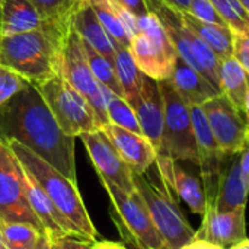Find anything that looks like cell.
Masks as SVG:
<instances>
[{
  "mask_svg": "<svg viewBox=\"0 0 249 249\" xmlns=\"http://www.w3.org/2000/svg\"><path fill=\"white\" fill-rule=\"evenodd\" d=\"M4 248V245H3V236H1V220H0V249Z\"/></svg>",
  "mask_w": 249,
  "mask_h": 249,
  "instance_id": "45",
  "label": "cell"
},
{
  "mask_svg": "<svg viewBox=\"0 0 249 249\" xmlns=\"http://www.w3.org/2000/svg\"><path fill=\"white\" fill-rule=\"evenodd\" d=\"M163 98V139L159 155L187 160L198 166V149L193 130L190 107L178 95L171 80L158 82Z\"/></svg>",
  "mask_w": 249,
  "mask_h": 249,
  "instance_id": "8",
  "label": "cell"
},
{
  "mask_svg": "<svg viewBox=\"0 0 249 249\" xmlns=\"http://www.w3.org/2000/svg\"><path fill=\"white\" fill-rule=\"evenodd\" d=\"M35 86L64 134L76 139L102 128L89 102L64 79L60 70Z\"/></svg>",
  "mask_w": 249,
  "mask_h": 249,
  "instance_id": "6",
  "label": "cell"
},
{
  "mask_svg": "<svg viewBox=\"0 0 249 249\" xmlns=\"http://www.w3.org/2000/svg\"><path fill=\"white\" fill-rule=\"evenodd\" d=\"M134 187L166 248L181 249L194 241L196 231L179 209L172 190L162 178L160 185H158L149 181L146 174H134Z\"/></svg>",
  "mask_w": 249,
  "mask_h": 249,
  "instance_id": "5",
  "label": "cell"
},
{
  "mask_svg": "<svg viewBox=\"0 0 249 249\" xmlns=\"http://www.w3.org/2000/svg\"><path fill=\"white\" fill-rule=\"evenodd\" d=\"M231 249H249V238H247V239L242 241V242H239L238 245L232 247Z\"/></svg>",
  "mask_w": 249,
  "mask_h": 249,
  "instance_id": "43",
  "label": "cell"
},
{
  "mask_svg": "<svg viewBox=\"0 0 249 249\" xmlns=\"http://www.w3.org/2000/svg\"><path fill=\"white\" fill-rule=\"evenodd\" d=\"M34 249H51V239L45 235H42V238L38 241V244L34 247Z\"/></svg>",
  "mask_w": 249,
  "mask_h": 249,
  "instance_id": "41",
  "label": "cell"
},
{
  "mask_svg": "<svg viewBox=\"0 0 249 249\" xmlns=\"http://www.w3.org/2000/svg\"><path fill=\"white\" fill-rule=\"evenodd\" d=\"M181 18L184 23L200 39H203L220 60L233 55V32L229 28L203 22L188 12H181Z\"/></svg>",
  "mask_w": 249,
  "mask_h": 249,
  "instance_id": "23",
  "label": "cell"
},
{
  "mask_svg": "<svg viewBox=\"0 0 249 249\" xmlns=\"http://www.w3.org/2000/svg\"><path fill=\"white\" fill-rule=\"evenodd\" d=\"M22 184L26 201L41 223L47 236L54 241L63 236H77L80 238L73 226L61 216V213L55 209L42 188L36 184V181L22 168Z\"/></svg>",
  "mask_w": 249,
  "mask_h": 249,
  "instance_id": "17",
  "label": "cell"
},
{
  "mask_svg": "<svg viewBox=\"0 0 249 249\" xmlns=\"http://www.w3.org/2000/svg\"><path fill=\"white\" fill-rule=\"evenodd\" d=\"M149 13L158 18L163 26L166 35L172 41L178 57L196 69L219 93V67L220 58L212 51V48L200 39L182 20L181 12L165 3L163 0H144Z\"/></svg>",
  "mask_w": 249,
  "mask_h": 249,
  "instance_id": "4",
  "label": "cell"
},
{
  "mask_svg": "<svg viewBox=\"0 0 249 249\" xmlns=\"http://www.w3.org/2000/svg\"><path fill=\"white\" fill-rule=\"evenodd\" d=\"M239 162H241V174L242 178L249 188V142H247L245 147L239 152Z\"/></svg>",
  "mask_w": 249,
  "mask_h": 249,
  "instance_id": "37",
  "label": "cell"
},
{
  "mask_svg": "<svg viewBox=\"0 0 249 249\" xmlns=\"http://www.w3.org/2000/svg\"><path fill=\"white\" fill-rule=\"evenodd\" d=\"M71 25L88 45H90L95 51H98L114 64V42L99 22L88 0H76L71 12Z\"/></svg>",
  "mask_w": 249,
  "mask_h": 249,
  "instance_id": "20",
  "label": "cell"
},
{
  "mask_svg": "<svg viewBox=\"0 0 249 249\" xmlns=\"http://www.w3.org/2000/svg\"><path fill=\"white\" fill-rule=\"evenodd\" d=\"M0 220L26 222L42 226L31 210L22 184V166L13 155L6 139L0 136Z\"/></svg>",
  "mask_w": 249,
  "mask_h": 249,
  "instance_id": "11",
  "label": "cell"
},
{
  "mask_svg": "<svg viewBox=\"0 0 249 249\" xmlns=\"http://www.w3.org/2000/svg\"><path fill=\"white\" fill-rule=\"evenodd\" d=\"M239 1H241V4L245 7V10L249 13V0H239Z\"/></svg>",
  "mask_w": 249,
  "mask_h": 249,
  "instance_id": "44",
  "label": "cell"
},
{
  "mask_svg": "<svg viewBox=\"0 0 249 249\" xmlns=\"http://www.w3.org/2000/svg\"><path fill=\"white\" fill-rule=\"evenodd\" d=\"M67 29L45 23L31 32L0 36V64L32 85L51 79L60 70L61 45Z\"/></svg>",
  "mask_w": 249,
  "mask_h": 249,
  "instance_id": "2",
  "label": "cell"
},
{
  "mask_svg": "<svg viewBox=\"0 0 249 249\" xmlns=\"http://www.w3.org/2000/svg\"><path fill=\"white\" fill-rule=\"evenodd\" d=\"M248 196L249 188L241 174L239 153L228 155L219 174L216 193L213 198L207 203V207L217 212L245 210Z\"/></svg>",
  "mask_w": 249,
  "mask_h": 249,
  "instance_id": "18",
  "label": "cell"
},
{
  "mask_svg": "<svg viewBox=\"0 0 249 249\" xmlns=\"http://www.w3.org/2000/svg\"><path fill=\"white\" fill-rule=\"evenodd\" d=\"M45 23L67 29L76 0H29Z\"/></svg>",
  "mask_w": 249,
  "mask_h": 249,
  "instance_id": "29",
  "label": "cell"
},
{
  "mask_svg": "<svg viewBox=\"0 0 249 249\" xmlns=\"http://www.w3.org/2000/svg\"><path fill=\"white\" fill-rule=\"evenodd\" d=\"M142 134L152 143L158 155L162 150L163 139V98L158 80L143 74L137 101L133 105Z\"/></svg>",
  "mask_w": 249,
  "mask_h": 249,
  "instance_id": "15",
  "label": "cell"
},
{
  "mask_svg": "<svg viewBox=\"0 0 249 249\" xmlns=\"http://www.w3.org/2000/svg\"><path fill=\"white\" fill-rule=\"evenodd\" d=\"M171 83L188 107H201L219 92L181 57L177 58Z\"/></svg>",
  "mask_w": 249,
  "mask_h": 249,
  "instance_id": "21",
  "label": "cell"
},
{
  "mask_svg": "<svg viewBox=\"0 0 249 249\" xmlns=\"http://www.w3.org/2000/svg\"><path fill=\"white\" fill-rule=\"evenodd\" d=\"M219 82L222 95H225L233 104V107L244 114L248 90V74L233 55L220 60Z\"/></svg>",
  "mask_w": 249,
  "mask_h": 249,
  "instance_id": "24",
  "label": "cell"
},
{
  "mask_svg": "<svg viewBox=\"0 0 249 249\" xmlns=\"http://www.w3.org/2000/svg\"><path fill=\"white\" fill-rule=\"evenodd\" d=\"M83 45H85V51H86V55H88L89 66H90L92 73H93L95 79L98 80V83L101 86L109 89L115 95L123 96V90H121V86H120V82H118L114 64L109 60H107L104 55H101L98 51H95L85 41H83Z\"/></svg>",
  "mask_w": 249,
  "mask_h": 249,
  "instance_id": "30",
  "label": "cell"
},
{
  "mask_svg": "<svg viewBox=\"0 0 249 249\" xmlns=\"http://www.w3.org/2000/svg\"><path fill=\"white\" fill-rule=\"evenodd\" d=\"M233 57L239 61L249 77V32L233 34Z\"/></svg>",
  "mask_w": 249,
  "mask_h": 249,
  "instance_id": "34",
  "label": "cell"
},
{
  "mask_svg": "<svg viewBox=\"0 0 249 249\" xmlns=\"http://www.w3.org/2000/svg\"><path fill=\"white\" fill-rule=\"evenodd\" d=\"M93 12L96 13L99 22L105 28L107 34L112 39L114 45L120 47H130V35L127 34L123 22L120 20V16L117 13V9L111 0H88Z\"/></svg>",
  "mask_w": 249,
  "mask_h": 249,
  "instance_id": "26",
  "label": "cell"
},
{
  "mask_svg": "<svg viewBox=\"0 0 249 249\" xmlns=\"http://www.w3.org/2000/svg\"><path fill=\"white\" fill-rule=\"evenodd\" d=\"M163 1L179 12H188L190 4H191V0H163Z\"/></svg>",
  "mask_w": 249,
  "mask_h": 249,
  "instance_id": "40",
  "label": "cell"
},
{
  "mask_svg": "<svg viewBox=\"0 0 249 249\" xmlns=\"http://www.w3.org/2000/svg\"><path fill=\"white\" fill-rule=\"evenodd\" d=\"M51 249H53V248H51Z\"/></svg>",
  "mask_w": 249,
  "mask_h": 249,
  "instance_id": "47",
  "label": "cell"
},
{
  "mask_svg": "<svg viewBox=\"0 0 249 249\" xmlns=\"http://www.w3.org/2000/svg\"><path fill=\"white\" fill-rule=\"evenodd\" d=\"M245 121H247V140L249 142V77H248V90H247V99H245Z\"/></svg>",
  "mask_w": 249,
  "mask_h": 249,
  "instance_id": "42",
  "label": "cell"
},
{
  "mask_svg": "<svg viewBox=\"0 0 249 249\" xmlns=\"http://www.w3.org/2000/svg\"><path fill=\"white\" fill-rule=\"evenodd\" d=\"M128 48L143 74L158 82L171 79L178 53L156 16L149 13L139 19Z\"/></svg>",
  "mask_w": 249,
  "mask_h": 249,
  "instance_id": "7",
  "label": "cell"
},
{
  "mask_svg": "<svg viewBox=\"0 0 249 249\" xmlns=\"http://www.w3.org/2000/svg\"><path fill=\"white\" fill-rule=\"evenodd\" d=\"M213 136L226 155L239 153L247 144L245 115L222 93L201 105Z\"/></svg>",
  "mask_w": 249,
  "mask_h": 249,
  "instance_id": "12",
  "label": "cell"
},
{
  "mask_svg": "<svg viewBox=\"0 0 249 249\" xmlns=\"http://www.w3.org/2000/svg\"><path fill=\"white\" fill-rule=\"evenodd\" d=\"M112 3L123 7L124 10H127L128 13H131L137 19L149 15V10H147L144 0H112Z\"/></svg>",
  "mask_w": 249,
  "mask_h": 249,
  "instance_id": "36",
  "label": "cell"
},
{
  "mask_svg": "<svg viewBox=\"0 0 249 249\" xmlns=\"http://www.w3.org/2000/svg\"><path fill=\"white\" fill-rule=\"evenodd\" d=\"M181 249H223L217 245H213V244H209V242H204V241H198V239H194L191 244L185 245L184 248Z\"/></svg>",
  "mask_w": 249,
  "mask_h": 249,
  "instance_id": "38",
  "label": "cell"
},
{
  "mask_svg": "<svg viewBox=\"0 0 249 249\" xmlns=\"http://www.w3.org/2000/svg\"><path fill=\"white\" fill-rule=\"evenodd\" d=\"M80 139L101 181L117 185L125 193L136 191L133 171L118 155L117 149L112 146L102 128L93 133L82 134Z\"/></svg>",
  "mask_w": 249,
  "mask_h": 249,
  "instance_id": "13",
  "label": "cell"
},
{
  "mask_svg": "<svg viewBox=\"0 0 249 249\" xmlns=\"http://www.w3.org/2000/svg\"><path fill=\"white\" fill-rule=\"evenodd\" d=\"M247 238L245 210L217 212L207 207L201 226L196 231L194 239L204 241L223 249H231Z\"/></svg>",
  "mask_w": 249,
  "mask_h": 249,
  "instance_id": "14",
  "label": "cell"
},
{
  "mask_svg": "<svg viewBox=\"0 0 249 249\" xmlns=\"http://www.w3.org/2000/svg\"><path fill=\"white\" fill-rule=\"evenodd\" d=\"M188 13H191L193 16H196L197 19H200L203 22H209V23H214V25L228 28L226 22L217 13L216 7L213 6V3L210 0H191Z\"/></svg>",
  "mask_w": 249,
  "mask_h": 249,
  "instance_id": "33",
  "label": "cell"
},
{
  "mask_svg": "<svg viewBox=\"0 0 249 249\" xmlns=\"http://www.w3.org/2000/svg\"><path fill=\"white\" fill-rule=\"evenodd\" d=\"M102 95H104L109 124L118 125L121 128H125V130L137 133V134H142V130H140V125H139V121H137L133 107L123 96L115 95L114 92H111L109 89H107L104 86H102Z\"/></svg>",
  "mask_w": 249,
  "mask_h": 249,
  "instance_id": "27",
  "label": "cell"
},
{
  "mask_svg": "<svg viewBox=\"0 0 249 249\" xmlns=\"http://www.w3.org/2000/svg\"><path fill=\"white\" fill-rule=\"evenodd\" d=\"M92 249H127L124 245L117 244V242H111V241H96L93 242Z\"/></svg>",
  "mask_w": 249,
  "mask_h": 249,
  "instance_id": "39",
  "label": "cell"
},
{
  "mask_svg": "<svg viewBox=\"0 0 249 249\" xmlns=\"http://www.w3.org/2000/svg\"><path fill=\"white\" fill-rule=\"evenodd\" d=\"M60 73L89 102V105L92 107L99 120L101 127L104 128L105 125H108L109 120L102 95V86L98 83L92 73L85 51L83 39L76 32L71 22L61 45Z\"/></svg>",
  "mask_w": 249,
  "mask_h": 249,
  "instance_id": "10",
  "label": "cell"
},
{
  "mask_svg": "<svg viewBox=\"0 0 249 249\" xmlns=\"http://www.w3.org/2000/svg\"><path fill=\"white\" fill-rule=\"evenodd\" d=\"M102 130L133 174L143 175L155 165L158 152L143 134L128 131L114 124H108Z\"/></svg>",
  "mask_w": 249,
  "mask_h": 249,
  "instance_id": "19",
  "label": "cell"
},
{
  "mask_svg": "<svg viewBox=\"0 0 249 249\" xmlns=\"http://www.w3.org/2000/svg\"><path fill=\"white\" fill-rule=\"evenodd\" d=\"M233 34H248L249 13L239 0H210Z\"/></svg>",
  "mask_w": 249,
  "mask_h": 249,
  "instance_id": "31",
  "label": "cell"
},
{
  "mask_svg": "<svg viewBox=\"0 0 249 249\" xmlns=\"http://www.w3.org/2000/svg\"><path fill=\"white\" fill-rule=\"evenodd\" d=\"M44 25L29 0H0V36L31 32Z\"/></svg>",
  "mask_w": 249,
  "mask_h": 249,
  "instance_id": "22",
  "label": "cell"
},
{
  "mask_svg": "<svg viewBox=\"0 0 249 249\" xmlns=\"http://www.w3.org/2000/svg\"><path fill=\"white\" fill-rule=\"evenodd\" d=\"M0 136L13 139L77 184L74 137L63 133L35 85L0 107Z\"/></svg>",
  "mask_w": 249,
  "mask_h": 249,
  "instance_id": "1",
  "label": "cell"
},
{
  "mask_svg": "<svg viewBox=\"0 0 249 249\" xmlns=\"http://www.w3.org/2000/svg\"><path fill=\"white\" fill-rule=\"evenodd\" d=\"M45 235L44 231L26 222H1L3 245L9 249L34 248Z\"/></svg>",
  "mask_w": 249,
  "mask_h": 249,
  "instance_id": "28",
  "label": "cell"
},
{
  "mask_svg": "<svg viewBox=\"0 0 249 249\" xmlns=\"http://www.w3.org/2000/svg\"><path fill=\"white\" fill-rule=\"evenodd\" d=\"M155 165L158 174L168 184L172 193L181 198L193 213L203 217L207 207V198L201 181L185 171L178 160H174L169 156L158 155Z\"/></svg>",
  "mask_w": 249,
  "mask_h": 249,
  "instance_id": "16",
  "label": "cell"
},
{
  "mask_svg": "<svg viewBox=\"0 0 249 249\" xmlns=\"http://www.w3.org/2000/svg\"><path fill=\"white\" fill-rule=\"evenodd\" d=\"M3 249H9V248H6V247H4V248H3ZM29 249H34V248H29Z\"/></svg>",
  "mask_w": 249,
  "mask_h": 249,
  "instance_id": "46",
  "label": "cell"
},
{
  "mask_svg": "<svg viewBox=\"0 0 249 249\" xmlns=\"http://www.w3.org/2000/svg\"><path fill=\"white\" fill-rule=\"evenodd\" d=\"M29 82L15 73L12 69L0 64V107L16 96Z\"/></svg>",
  "mask_w": 249,
  "mask_h": 249,
  "instance_id": "32",
  "label": "cell"
},
{
  "mask_svg": "<svg viewBox=\"0 0 249 249\" xmlns=\"http://www.w3.org/2000/svg\"><path fill=\"white\" fill-rule=\"evenodd\" d=\"M114 47H115L114 67H115V73H117V77L123 90V96L133 107L140 93L143 73L137 67L130 53V48L120 47V45H114Z\"/></svg>",
  "mask_w": 249,
  "mask_h": 249,
  "instance_id": "25",
  "label": "cell"
},
{
  "mask_svg": "<svg viewBox=\"0 0 249 249\" xmlns=\"http://www.w3.org/2000/svg\"><path fill=\"white\" fill-rule=\"evenodd\" d=\"M6 142L20 166L36 181L61 216L73 226L76 233L85 241L96 242L98 232L85 207L77 184L71 182L22 143L13 139H6Z\"/></svg>",
  "mask_w": 249,
  "mask_h": 249,
  "instance_id": "3",
  "label": "cell"
},
{
  "mask_svg": "<svg viewBox=\"0 0 249 249\" xmlns=\"http://www.w3.org/2000/svg\"><path fill=\"white\" fill-rule=\"evenodd\" d=\"M93 242L85 241L77 236H63L51 241L53 249H92Z\"/></svg>",
  "mask_w": 249,
  "mask_h": 249,
  "instance_id": "35",
  "label": "cell"
},
{
  "mask_svg": "<svg viewBox=\"0 0 249 249\" xmlns=\"http://www.w3.org/2000/svg\"><path fill=\"white\" fill-rule=\"evenodd\" d=\"M102 185L111 198L114 220L125 242L134 249H168L137 191L125 193L105 181Z\"/></svg>",
  "mask_w": 249,
  "mask_h": 249,
  "instance_id": "9",
  "label": "cell"
}]
</instances>
